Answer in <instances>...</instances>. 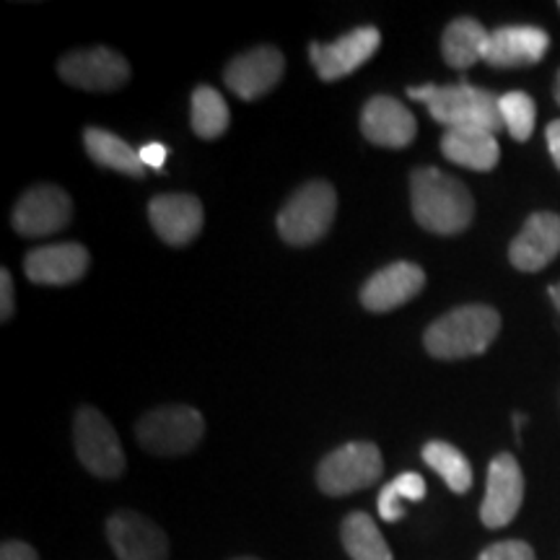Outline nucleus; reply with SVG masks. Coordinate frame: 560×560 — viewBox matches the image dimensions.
<instances>
[{"instance_id": "obj_1", "label": "nucleus", "mask_w": 560, "mask_h": 560, "mask_svg": "<svg viewBox=\"0 0 560 560\" xmlns=\"http://www.w3.org/2000/svg\"><path fill=\"white\" fill-rule=\"evenodd\" d=\"M410 202L418 226L439 236H457L475 219V200L465 182L436 166L412 172Z\"/></svg>"}, {"instance_id": "obj_2", "label": "nucleus", "mask_w": 560, "mask_h": 560, "mask_svg": "<svg viewBox=\"0 0 560 560\" xmlns=\"http://www.w3.org/2000/svg\"><path fill=\"white\" fill-rule=\"evenodd\" d=\"M408 96L423 102L433 120L444 125L446 130H488L493 136L503 130L499 96L465 81L454 86H436V83L410 86Z\"/></svg>"}, {"instance_id": "obj_3", "label": "nucleus", "mask_w": 560, "mask_h": 560, "mask_svg": "<svg viewBox=\"0 0 560 560\" xmlns=\"http://www.w3.org/2000/svg\"><path fill=\"white\" fill-rule=\"evenodd\" d=\"M501 332V314L486 304H467L446 312L423 335V346L433 359L457 361L480 355Z\"/></svg>"}, {"instance_id": "obj_4", "label": "nucleus", "mask_w": 560, "mask_h": 560, "mask_svg": "<svg viewBox=\"0 0 560 560\" xmlns=\"http://www.w3.org/2000/svg\"><path fill=\"white\" fill-rule=\"evenodd\" d=\"M335 210H338V195L330 182H306L278 213L280 236L293 247H310L330 231Z\"/></svg>"}, {"instance_id": "obj_5", "label": "nucleus", "mask_w": 560, "mask_h": 560, "mask_svg": "<svg viewBox=\"0 0 560 560\" xmlns=\"http://www.w3.org/2000/svg\"><path fill=\"white\" fill-rule=\"evenodd\" d=\"M206 420L190 405H164L149 410L136 423L140 446L159 457H177L198 446Z\"/></svg>"}, {"instance_id": "obj_6", "label": "nucleus", "mask_w": 560, "mask_h": 560, "mask_svg": "<svg viewBox=\"0 0 560 560\" xmlns=\"http://www.w3.org/2000/svg\"><path fill=\"white\" fill-rule=\"evenodd\" d=\"M384 462L380 446L371 441H353L327 454L317 467V486L327 495H350L374 486L382 478Z\"/></svg>"}, {"instance_id": "obj_7", "label": "nucleus", "mask_w": 560, "mask_h": 560, "mask_svg": "<svg viewBox=\"0 0 560 560\" xmlns=\"http://www.w3.org/2000/svg\"><path fill=\"white\" fill-rule=\"evenodd\" d=\"M75 454L81 465L96 478H120L125 472V452L115 429L96 408H81L73 420Z\"/></svg>"}, {"instance_id": "obj_8", "label": "nucleus", "mask_w": 560, "mask_h": 560, "mask_svg": "<svg viewBox=\"0 0 560 560\" xmlns=\"http://www.w3.org/2000/svg\"><path fill=\"white\" fill-rule=\"evenodd\" d=\"M524 501V475L514 454H495L488 465L486 499L480 506V520L488 529H501L516 520Z\"/></svg>"}, {"instance_id": "obj_9", "label": "nucleus", "mask_w": 560, "mask_h": 560, "mask_svg": "<svg viewBox=\"0 0 560 560\" xmlns=\"http://www.w3.org/2000/svg\"><path fill=\"white\" fill-rule=\"evenodd\" d=\"M60 79L83 91H115L130 81V62L109 47L68 52L58 62Z\"/></svg>"}, {"instance_id": "obj_10", "label": "nucleus", "mask_w": 560, "mask_h": 560, "mask_svg": "<svg viewBox=\"0 0 560 560\" xmlns=\"http://www.w3.org/2000/svg\"><path fill=\"white\" fill-rule=\"evenodd\" d=\"M73 219V200L55 185H37L21 195L13 208V229L21 236H50L62 231Z\"/></svg>"}, {"instance_id": "obj_11", "label": "nucleus", "mask_w": 560, "mask_h": 560, "mask_svg": "<svg viewBox=\"0 0 560 560\" xmlns=\"http://www.w3.org/2000/svg\"><path fill=\"white\" fill-rule=\"evenodd\" d=\"M283 52L278 47L262 45L231 60L226 73H223V81L240 100L255 102L278 86L280 79H283Z\"/></svg>"}, {"instance_id": "obj_12", "label": "nucleus", "mask_w": 560, "mask_h": 560, "mask_svg": "<svg viewBox=\"0 0 560 560\" xmlns=\"http://www.w3.org/2000/svg\"><path fill=\"white\" fill-rule=\"evenodd\" d=\"M380 45V30H376V26H361V30H353L342 39L332 42V45L312 42L310 58L312 66L317 68V75L322 81H338L346 79V75L353 73L355 68H361L363 62L374 58Z\"/></svg>"}, {"instance_id": "obj_13", "label": "nucleus", "mask_w": 560, "mask_h": 560, "mask_svg": "<svg viewBox=\"0 0 560 560\" xmlns=\"http://www.w3.org/2000/svg\"><path fill=\"white\" fill-rule=\"evenodd\" d=\"M107 537L120 560H166L170 556L164 529L136 511H115L107 520Z\"/></svg>"}, {"instance_id": "obj_14", "label": "nucleus", "mask_w": 560, "mask_h": 560, "mask_svg": "<svg viewBox=\"0 0 560 560\" xmlns=\"http://www.w3.org/2000/svg\"><path fill=\"white\" fill-rule=\"evenodd\" d=\"M425 285V272L416 262H392L374 272L361 289V304L369 312H392L416 299Z\"/></svg>"}, {"instance_id": "obj_15", "label": "nucleus", "mask_w": 560, "mask_h": 560, "mask_svg": "<svg viewBox=\"0 0 560 560\" xmlns=\"http://www.w3.org/2000/svg\"><path fill=\"white\" fill-rule=\"evenodd\" d=\"M560 255V215L532 213L509 247V260L516 270L537 272Z\"/></svg>"}, {"instance_id": "obj_16", "label": "nucleus", "mask_w": 560, "mask_h": 560, "mask_svg": "<svg viewBox=\"0 0 560 560\" xmlns=\"http://www.w3.org/2000/svg\"><path fill=\"white\" fill-rule=\"evenodd\" d=\"M361 130L366 140L382 149H405L418 132L416 115L395 96H374L361 112Z\"/></svg>"}, {"instance_id": "obj_17", "label": "nucleus", "mask_w": 560, "mask_h": 560, "mask_svg": "<svg viewBox=\"0 0 560 560\" xmlns=\"http://www.w3.org/2000/svg\"><path fill=\"white\" fill-rule=\"evenodd\" d=\"M89 262L91 255L83 244H47V247L32 249L24 257V272L32 283L70 285L86 276Z\"/></svg>"}, {"instance_id": "obj_18", "label": "nucleus", "mask_w": 560, "mask_h": 560, "mask_svg": "<svg viewBox=\"0 0 560 560\" xmlns=\"http://www.w3.org/2000/svg\"><path fill=\"white\" fill-rule=\"evenodd\" d=\"M550 50L548 32L537 26H501L490 32L482 60L490 68H524L535 66Z\"/></svg>"}, {"instance_id": "obj_19", "label": "nucleus", "mask_w": 560, "mask_h": 560, "mask_svg": "<svg viewBox=\"0 0 560 560\" xmlns=\"http://www.w3.org/2000/svg\"><path fill=\"white\" fill-rule=\"evenodd\" d=\"M149 221L172 247L190 244L202 229V206L195 195H156L149 202Z\"/></svg>"}, {"instance_id": "obj_20", "label": "nucleus", "mask_w": 560, "mask_h": 560, "mask_svg": "<svg viewBox=\"0 0 560 560\" xmlns=\"http://www.w3.org/2000/svg\"><path fill=\"white\" fill-rule=\"evenodd\" d=\"M441 153L465 170L490 172L499 164L501 145L488 130H446L441 138Z\"/></svg>"}, {"instance_id": "obj_21", "label": "nucleus", "mask_w": 560, "mask_h": 560, "mask_svg": "<svg viewBox=\"0 0 560 560\" xmlns=\"http://www.w3.org/2000/svg\"><path fill=\"white\" fill-rule=\"evenodd\" d=\"M83 145H86L89 159L94 164L104 166V170L120 172L125 177H145V166L140 161V153L132 149L130 143H125L115 132L102 130V128H89L83 132Z\"/></svg>"}, {"instance_id": "obj_22", "label": "nucleus", "mask_w": 560, "mask_h": 560, "mask_svg": "<svg viewBox=\"0 0 560 560\" xmlns=\"http://www.w3.org/2000/svg\"><path fill=\"white\" fill-rule=\"evenodd\" d=\"M488 37L490 32H486L480 21L467 16L454 19L444 30V37H441V55H444L446 66H452L454 70L472 68L486 55Z\"/></svg>"}, {"instance_id": "obj_23", "label": "nucleus", "mask_w": 560, "mask_h": 560, "mask_svg": "<svg viewBox=\"0 0 560 560\" xmlns=\"http://www.w3.org/2000/svg\"><path fill=\"white\" fill-rule=\"evenodd\" d=\"M342 545L353 560H392V550L382 537L376 522L363 511H353L346 516L340 527Z\"/></svg>"}, {"instance_id": "obj_24", "label": "nucleus", "mask_w": 560, "mask_h": 560, "mask_svg": "<svg viewBox=\"0 0 560 560\" xmlns=\"http://www.w3.org/2000/svg\"><path fill=\"white\" fill-rule=\"evenodd\" d=\"M423 459L454 493H467L472 488V465L457 446L446 441H429L423 446Z\"/></svg>"}, {"instance_id": "obj_25", "label": "nucleus", "mask_w": 560, "mask_h": 560, "mask_svg": "<svg viewBox=\"0 0 560 560\" xmlns=\"http://www.w3.org/2000/svg\"><path fill=\"white\" fill-rule=\"evenodd\" d=\"M229 107L226 100L219 94L215 89L210 86H198L192 91V112H190V122L195 136L213 140L221 138L223 132L229 130Z\"/></svg>"}, {"instance_id": "obj_26", "label": "nucleus", "mask_w": 560, "mask_h": 560, "mask_svg": "<svg viewBox=\"0 0 560 560\" xmlns=\"http://www.w3.org/2000/svg\"><path fill=\"white\" fill-rule=\"evenodd\" d=\"M499 109L503 128L509 130L511 138L520 140V143L532 138V132H535L537 107L529 94H524V91H509V94L499 96Z\"/></svg>"}, {"instance_id": "obj_27", "label": "nucleus", "mask_w": 560, "mask_h": 560, "mask_svg": "<svg viewBox=\"0 0 560 560\" xmlns=\"http://www.w3.org/2000/svg\"><path fill=\"white\" fill-rule=\"evenodd\" d=\"M478 560H535V550L522 540H503L482 550Z\"/></svg>"}, {"instance_id": "obj_28", "label": "nucleus", "mask_w": 560, "mask_h": 560, "mask_svg": "<svg viewBox=\"0 0 560 560\" xmlns=\"http://www.w3.org/2000/svg\"><path fill=\"white\" fill-rule=\"evenodd\" d=\"M392 488L397 490L402 501H423L425 499V480L418 472H402L392 480Z\"/></svg>"}, {"instance_id": "obj_29", "label": "nucleus", "mask_w": 560, "mask_h": 560, "mask_svg": "<svg viewBox=\"0 0 560 560\" xmlns=\"http://www.w3.org/2000/svg\"><path fill=\"white\" fill-rule=\"evenodd\" d=\"M380 514H382L384 522H400L405 516L402 499L397 495V490L392 488V482L380 493Z\"/></svg>"}, {"instance_id": "obj_30", "label": "nucleus", "mask_w": 560, "mask_h": 560, "mask_svg": "<svg viewBox=\"0 0 560 560\" xmlns=\"http://www.w3.org/2000/svg\"><path fill=\"white\" fill-rule=\"evenodd\" d=\"M13 314V278L9 268L0 270V319L9 322Z\"/></svg>"}, {"instance_id": "obj_31", "label": "nucleus", "mask_w": 560, "mask_h": 560, "mask_svg": "<svg viewBox=\"0 0 560 560\" xmlns=\"http://www.w3.org/2000/svg\"><path fill=\"white\" fill-rule=\"evenodd\" d=\"M138 153H140V161H143V166H151V170H164L166 156H170V151H166L164 143H145Z\"/></svg>"}, {"instance_id": "obj_32", "label": "nucleus", "mask_w": 560, "mask_h": 560, "mask_svg": "<svg viewBox=\"0 0 560 560\" xmlns=\"http://www.w3.org/2000/svg\"><path fill=\"white\" fill-rule=\"evenodd\" d=\"M0 560H39V558H37V550H34L32 545L9 540V542H3V548H0Z\"/></svg>"}, {"instance_id": "obj_33", "label": "nucleus", "mask_w": 560, "mask_h": 560, "mask_svg": "<svg viewBox=\"0 0 560 560\" xmlns=\"http://www.w3.org/2000/svg\"><path fill=\"white\" fill-rule=\"evenodd\" d=\"M545 140H548L550 156L556 161V166L560 170V120H552L545 130Z\"/></svg>"}, {"instance_id": "obj_34", "label": "nucleus", "mask_w": 560, "mask_h": 560, "mask_svg": "<svg viewBox=\"0 0 560 560\" xmlns=\"http://www.w3.org/2000/svg\"><path fill=\"white\" fill-rule=\"evenodd\" d=\"M548 296H550V301H552V306H556V310L560 312V283L550 285V289H548Z\"/></svg>"}, {"instance_id": "obj_35", "label": "nucleus", "mask_w": 560, "mask_h": 560, "mask_svg": "<svg viewBox=\"0 0 560 560\" xmlns=\"http://www.w3.org/2000/svg\"><path fill=\"white\" fill-rule=\"evenodd\" d=\"M556 102L560 104V70H558V79H556Z\"/></svg>"}, {"instance_id": "obj_36", "label": "nucleus", "mask_w": 560, "mask_h": 560, "mask_svg": "<svg viewBox=\"0 0 560 560\" xmlns=\"http://www.w3.org/2000/svg\"><path fill=\"white\" fill-rule=\"evenodd\" d=\"M236 560H257V558H236Z\"/></svg>"}, {"instance_id": "obj_37", "label": "nucleus", "mask_w": 560, "mask_h": 560, "mask_svg": "<svg viewBox=\"0 0 560 560\" xmlns=\"http://www.w3.org/2000/svg\"><path fill=\"white\" fill-rule=\"evenodd\" d=\"M558 9H560V3H558Z\"/></svg>"}]
</instances>
